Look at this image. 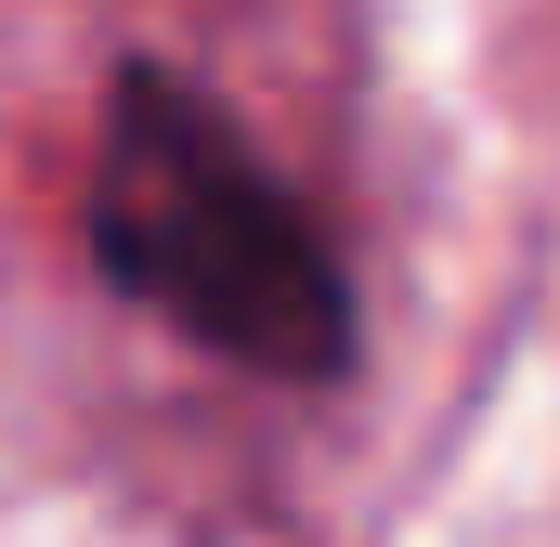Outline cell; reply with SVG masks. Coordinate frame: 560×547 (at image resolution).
I'll use <instances>...</instances> for the list:
<instances>
[{
  "instance_id": "1",
  "label": "cell",
  "mask_w": 560,
  "mask_h": 547,
  "mask_svg": "<svg viewBox=\"0 0 560 547\" xmlns=\"http://www.w3.org/2000/svg\"><path fill=\"white\" fill-rule=\"evenodd\" d=\"M92 261L118 300H143L156 326H183L196 352H222L248 379H339L352 365V274L326 248V222L170 66H118V92H105Z\"/></svg>"
}]
</instances>
